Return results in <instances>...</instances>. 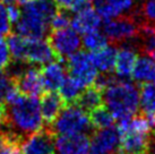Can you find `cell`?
<instances>
[{
	"label": "cell",
	"instance_id": "1",
	"mask_svg": "<svg viewBox=\"0 0 155 154\" xmlns=\"http://www.w3.org/2000/svg\"><path fill=\"white\" fill-rule=\"evenodd\" d=\"M43 128L40 101L34 96L23 95L17 102L4 103V116L0 124V134L5 141L22 144L31 136Z\"/></svg>",
	"mask_w": 155,
	"mask_h": 154
},
{
	"label": "cell",
	"instance_id": "2",
	"mask_svg": "<svg viewBox=\"0 0 155 154\" xmlns=\"http://www.w3.org/2000/svg\"><path fill=\"white\" fill-rule=\"evenodd\" d=\"M103 102L118 120L129 119L139 109V91L134 83L118 79L102 92Z\"/></svg>",
	"mask_w": 155,
	"mask_h": 154
},
{
	"label": "cell",
	"instance_id": "3",
	"mask_svg": "<svg viewBox=\"0 0 155 154\" xmlns=\"http://www.w3.org/2000/svg\"><path fill=\"white\" fill-rule=\"evenodd\" d=\"M54 136L73 134H93L90 116L76 104H67L60 111L54 121L45 126Z\"/></svg>",
	"mask_w": 155,
	"mask_h": 154
},
{
	"label": "cell",
	"instance_id": "4",
	"mask_svg": "<svg viewBox=\"0 0 155 154\" xmlns=\"http://www.w3.org/2000/svg\"><path fill=\"white\" fill-rule=\"evenodd\" d=\"M103 33L111 45L121 47L128 43L136 42L140 34V28L133 14L130 13L105 21Z\"/></svg>",
	"mask_w": 155,
	"mask_h": 154
},
{
	"label": "cell",
	"instance_id": "5",
	"mask_svg": "<svg viewBox=\"0 0 155 154\" xmlns=\"http://www.w3.org/2000/svg\"><path fill=\"white\" fill-rule=\"evenodd\" d=\"M48 42L57 55L58 60L64 61L82 48V38L79 33L70 27L51 31L48 35Z\"/></svg>",
	"mask_w": 155,
	"mask_h": 154
},
{
	"label": "cell",
	"instance_id": "6",
	"mask_svg": "<svg viewBox=\"0 0 155 154\" xmlns=\"http://www.w3.org/2000/svg\"><path fill=\"white\" fill-rule=\"evenodd\" d=\"M66 67L69 76L78 81L84 87L93 85L96 77V68L91 60L90 55L85 51H77L67 58Z\"/></svg>",
	"mask_w": 155,
	"mask_h": 154
},
{
	"label": "cell",
	"instance_id": "7",
	"mask_svg": "<svg viewBox=\"0 0 155 154\" xmlns=\"http://www.w3.org/2000/svg\"><path fill=\"white\" fill-rule=\"evenodd\" d=\"M120 150V134L116 127L96 129L92 134L90 154H117Z\"/></svg>",
	"mask_w": 155,
	"mask_h": 154
},
{
	"label": "cell",
	"instance_id": "8",
	"mask_svg": "<svg viewBox=\"0 0 155 154\" xmlns=\"http://www.w3.org/2000/svg\"><path fill=\"white\" fill-rule=\"evenodd\" d=\"M51 32L50 25L34 14L22 10V16L14 24V33L26 38H44Z\"/></svg>",
	"mask_w": 155,
	"mask_h": 154
},
{
	"label": "cell",
	"instance_id": "9",
	"mask_svg": "<svg viewBox=\"0 0 155 154\" xmlns=\"http://www.w3.org/2000/svg\"><path fill=\"white\" fill-rule=\"evenodd\" d=\"M41 67L42 66L30 65L16 79L13 81L17 90L23 95L38 98L45 92L41 75Z\"/></svg>",
	"mask_w": 155,
	"mask_h": 154
},
{
	"label": "cell",
	"instance_id": "10",
	"mask_svg": "<svg viewBox=\"0 0 155 154\" xmlns=\"http://www.w3.org/2000/svg\"><path fill=\"white\" fill-rule=\"evenodd\" d=\"M91 139L87 134L57 135L54 154H90Z\"/></svg>",
	"mask_w": 155,
	"mask_h": 154
},
{
	"label": "cell",
	"instance_id": "11",
	"mask_svg": "<svg viewBox=\"0 0 155 154\" xmlns=\"http://www.w3.org/2000/svg\"><path fill=\"white\" fill-rule=\"evenodd\" d=\"M56 59L58 57L44 38H26V61L28 64L44 66Z\"/></svg>",
	"mask_w": 155,
	"mask_h": 154
},
{
	"label": "cell",
	"instance_id": "12",
	"mask_svg": "<svg viewBox=\"0 0 155 154\" xmlns=\"http://www.w3.org/2000/svg\"><path fill=\"white\" fill-rule=\"evenodd\" d=\"M54 135L45 127L31 135L22 144L24 154H54Z\"/></svg>",
	"mask_w": 155,
	"mask_h": 154
},
{
	"label": "cell",
	"instance_id": "13",
	"mask_svg": "<svg viewBox=\"0 0 155 154\" xmlns=\"http://www.w3.org/2000/svg\"><path fill=\"white\" fill-rule=\"evenodd\" d=\"M137 58V42L128 43L119 47L114 65L117 76L120 79H128L133 74Z\"/></svg>",
	"mask_w": 155,
	"mask_h": 154
},
{
	"label": "cell",
	"instance_id": "14",
	"mask_svg": "<svg viewBox=\"0 0 155 154\" xmlns=\"http://www.w3.org/2000/svg\"><path fill=\"white\" fill-rule=\"evenodd\" d=\"M150 134L139 130H127L120 134V150L122 154H147Z\"/></svg>",
	"mask_w": 155,
	"mask_h": 154
},
{
	"label": "cell",
	"instance_id": "15",
	"mask_svg": "<svg viewBox=\"0 0 155 154\" xmlns=\"http://www.w3.org/2000/svg\"><path fill=\"white\" fill-rule=\"evenodd\" d=\"M134 8V0H94L95 12L104 21L130 14Z\"/></svg>",
	"mask_w": 155,
	"mask_h": 154
},
{
	"label": "cell",
	"instance_id": "16",
	"mask_svg": "<svg viewBox=\"0 0 155 154\" xmlns=\"http://www.w3.org/2000/svg\"><path fill=\"white\" fill-rule=\"evenodd\" d=\"M101 19L102 18L95 12V9L90 4H87L83 9L75 13V15L71 17L70 25L77 33L85 34L91 31L99 30L102 22Z\"/></svg>",
	"mask_w": 155,
	"mask_h": 154
},
{
	"label": "cell",
	"instance_id": "17",
	"mask_svg": "<svg viewBox=\"0 0 155 154\" xmlns=\"http://www.w3.org/2000/svg\"><path fill=\"white\" fill-rule=\"evenodd\" d=\"M66 61H52L50 64L44 65L41 67V75L43 81L44 91H57L61 85L62 81L66 77Z\"/></svg>",
	"mask_w": 155,
	"mask_h": 154
},
{
	"label": "cell",
	"instance_id": "18",
	"mask_svg": "<svg viewBox=\"0 0 155 154\" xmlns=\"http://www.w3.org/2000/svg\"><path fill=\"white\" fill-rule=\"evenodd\" d=\"M65 101L56 91L44 92L42 94L41 102H40L41 115H42V119H43L44 124L47 126L51 125L58 117V115L60 113L61 110L65 108Z\"/></svg>",
	"mask_w": 155,
	"mask_h": 154
},
{
	"label": "cell",
	"instance_id": "19",
	"mask_svg": "<svg viewBox=\"0 0 155 154\" xmlns=\"http://www.w3.org/2000/svg\"><path fill=\"white\" fill-rule=\"evenodd\" d=\"M142 32L155 34V0H146L131 12Z\"/></svg>",
	"mask_w": 155,
	"mask_h": 154
},
{
	"label": "cell",
	"instance_id": "20",
	"mask_svg": "<svg viewBox=\"0 0 155 154\" xmlns=\"http://www.w3.org/2000/svg\"><path fill=\"white\" fill-rule=\"evenodd\" d=\"M117 52L116 47L107 45L100 50L91 52L90 57L94 67L101 73H112L116 65Z\"/></svg>",
	"mask_w": 155,
	"mask_h": 154
},
{
	"label": "cell",
	"instance_id": "21",
	"mask_svg": "<svg viewBox=\"0 0 155 154\" xmlns=\"http://www.w3.org/2000/svg\"><path fill=\"white\" fill-rule=\"evenodd\" d=\"M58 9L59 7L57 6L54 0H31L23 7V10L34 14L35 16L43 19L49 25Z\"/></svg>",
	"mask_w": 155,
	"mask_h": 154
},
{
	"label": "cell",
	"instance_id": "22",
	"mask_svg": "<svg viewBox=\"0 0 155 154\" xmlns=\"http://www.w3.org/2000/svg\"><path fill=\"white\" fill-rule=\"evenodd\" d=\"M102 102H103L102 92L97 90L95 86L91 85L84 89V91L81 93V95L78 96L74 104H76L86 113H90L94 109L102 105Z\"/></svg>",
	"mask_w": 155,
	"mask_h": 154
},
{
	"label": "cell",
	"instance_id": "23",
	"mask_svg": "<svg viewBox=\"0 0 155 154\" xmlns=\"http://www.w3.org/2000/svg\"><path fill=\"white\" fill-rule=\"evenodd\" d=\"M131 76L138 83L155 82V60L147 56L137 58Z\"/></svg>",
	"mask_w": 155,
	"mask_h": 154
},
{
	"label": "cell",
	"instance_id": "24",
	"mask_svg": "<svg viewBox=\"0 0 155 154\" xmlns=\"http://www.w3.org/2000/svg\"><path fill=\"white\" fill-rule=\"evenodd\" d=\"M140 115L146 118L155 116V82L142 83L139 93Z\"/></svg>",
	"mask_w": 155,
	"mask_h": 154
},
{
	"label": "cell",
	"instance_id": "25",
	"mask_svg": "<svg viewBox=\"0 0 155 154\" xmlns=\"http://www.w3.org/2000/svg\"><path fill=\"white\" fill-rule=\"evenodd\" d=\"M84 89L85 87L75 78H73L71 76H66L58 90H59L60 96L67 105V104H74L81 93L84 91Z\"/></svg>",
	"mask_w": 155,
	"mask_h": 154
},
{
	"label": "cell",
	"instance_id": "26",
	"mask_svg": "<svg viewBox=\"0 0 155 154\" xmlns=\"http://www.w3.org/2000/svg\"><path fill=\"white\" fill-rule=\"evenodd\" d=\"M88 116H90L91 125L94 129H103L112 127L114 125V120H116L110 110L103 105H100L99 108L94 109L93 111L88 113Z\"/></svg>",
	"mask_w": 155,
	"mask_h": 154
},
{
	"label": "cell",
	"instance_id": "27",
	"mask_svg": "<svg viewBox=\"0 0 155 154\" xmlns=\"http://www.w3.org/2000/svg\"><path fill=\"white\" fill-rule=\"evenodd\" d=\"M7 45L10 51V56L14 60L26 61V38L16 34L9 33L7 35ZM27 62V61H26Z\"/></svg>",
	"mask_w": 155,
	"mask_h": 154
},
{
	"label": "cell",
	"instance_id": "28",
	"mask_svg": "<svg viewBox=\"0 0 155 154\" xmlns=\"http://www.w3.org/2000/svg\"><path fill=\"white\" fill-rule=\"evenodd\" d=\"M107 44H108V38L104 35V33L100 32L99 30L85 33L82 40V45L91 52L107 47Z\"/></svg>",
	"mask_w": 155,
	"mask_h": 154
},
{
	"label": "cell",
	"instance_id": "29",
	"mask_svg": "<svg viewBox=\"0 0 155 154\" xmlns=\"http://www.w3.org/2000/svg\"><path fill=\"white\" fill-rule=\"evenodd\" d=\"M71 17H73L71 12H69L67 9L59 8L58 12L54 14V16L52 17L51 22H50V30L57 31L68 27L70 25Z\"/></svg>",
	"mask_w": 155,
	"mask_h": 154
},
{
	"label": "cell",
	"instance_id": "30",
	"mask_svg": "<svg viewBox=\"0 0 155 154\" xmlns=\"http://www.w3.org/2000/svg\"><path fill=\"white\" fill-rule=\"evenodd\" d=\"M10 30H12V26L6 12V7L2 2H0V38L7 36L10 33Z\"/></svg>",
	"mask_w": 155,
	"mask_h": 154
},
{
	"label": "cell",
	"instance_id": "31",
	"mask_svg": "<svg viewBox=\"0 0 155 154\" xmlns=\"http://www.w3.org/2000/svg\"><path fill=\"white\" fill-rule=\"evenodd\" d=\"M10 61H12V56L7 42L2 38H0V70H5L7 68Z\"/></svg>",
	"mask_w": 155,
	"mask_h": 154
},
{
	"label": "cell",
	"instance_id": "32",
	"mask_svg": "<svg viewBox=\"0 0 155 154\" xmlns=\"http://www.w3.org/2000/svg\"><path fill=\"white\" fill-rule=\"evenodd\" d=\"M5 7H6V12H7L8 19H9V22H10V24L17 23L18 19H19L21 16H22V10L19 9L17 2L14 1V2L5 5Z\"/></svg>",
	"mask_w": 155,
	"mask_h": 154
},
{
	"label": "cell",
	"instance_id": "33",
	"mask_svg": "<svg viewBox=\"0 0 155 154\" xmlns=\"http://www.w3.org/2000/svg\"><path fill=\"white\" fill-rule=\"evenodd\" d=\"M12 84H13V81L5 74L4 70H0V104H4L6 93Z\"/></svg>",
	"mask_w": 155,
	"mask_h": 154
},
{
	"label": "cell",
	"instance_id": "34",
	"mask_svg": "<svg viewBox=\"0 0 155 154\" xmlns=\"http://www.w3.org/2000/svg\"><path fill=\"white\" fill-rule=\"evenodd\" d=\"M147 154H155V130H152L151 134H150Z\"/></svg>",
	"mask_w": 155,
	"mask_h": 154
},
{
	"label": "cell",
	"instance_id": "35",
	"mask_svg": "<svg viewBox=\"0 0 155 154\" xmlns=\"http://www.w3.org/2000/svg\"><path fill=\"white\" fill-rule=\"evenodd\" d=\"M4 145H5V138H4V136L0 134V153H1V151H2Z\"/></svg>",
	"mask_w": 155,
	"mask_h": 154
},
{
	"label": "cell",
	"instance_id": "36",
	"mask_svg": "<svg viewBox=\"0 0 155 154\" xmlns=\"http://www.w3.org/2000/svg\"><path fill=\"white\" fill-rule=\"evenodd\" d=\"M2 116H4V104H0V124L2 120Z\"/></svg>",
	"mask_w": 155,
	"mask_h": 154
},
{
	"label": "cell",
	"instance_id": "37",
	"mask_svg": "<svg viewBox=\"0 0 155 154\" xmlns=\"http://www.w3.org/2000/svg\"><path fill=\"white\" fill-rule=\"evenodd\" d=\"M28 1H31V0H16V2H17L18 5H25V4H27Z\"/></svg>",
	"mask_w": 155,
	"mask_h": 154
},
{
	"label": "cell",
	"instance_id": "38",
	"mask_svg": "<svg viewBox=\"0 0 155 154\" xmlns=\"http://www.w3.org/2000/svg\"><path fill=\"white\" fill-rule=\"evenodd\" d=\"M87 1H94V0H87Z\"/></svg>",
	"mask_w": 155,
	"mask_h": 154
},
{
	"label": "cell",
	"instance_id": "39",
	"mask_svg": "<svg viewBox=\"0 0 155 154\" xmlns=\"http://www.w3.org/2000/svg\"><path fill=\"white\" fill-rule=\"evenodd\" d=\"M117 154H122V153H117Z\"/></svg>",
	"mask_w": 155,
	"mask_h": 154
}]
</instances>
